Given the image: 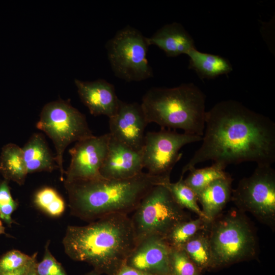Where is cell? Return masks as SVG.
<instances>
[{"label": "cell", "instance_id": "6da1fadb", "mask_svg": "<svg viewBox=\"0 0 275 275\" xmlns=\"http://www.w3.org/2000/svg\"><path fill=\"white\" fill-rule=\"evenodd\" d=\"M202 143L183 167L181 176L201 162L231 164L275 162V123L234 100H223L206 112Z\"/></svg>", "mask_w": 275, "mask_h": 275}, {"label": "cell", "instance_id": "7a4b0ae2", "mask_svg": "<svg viewBox=\"0 0 275 275\" xmlns=\"http://www.w3.org/2000/svg\"><path fill=\"white\" fill-rule=\"evenodd\" d=\"M74 261L85 262L101 274H114L136 246L130 217L112 214L84 226H69L63 239Z\"/></svg>", "mask_w": 275, "mask_h": 275}, {"label": "cell", "instance_id": "3957f363", "mask_svg": "<svg viewBox=\"0 0 275 275\" xmlns=\"http://www.w3.org/2000/svg\"><path fill=\"white\" fill-rule=\"evenodd\" d=\"M63 181L71 213L89 223L112 214L132 213L152 187L166 183L147 172L125 179Z\"/></svg>", "mask_w": 275, "mask_h": 275}, {"label": "cell", "instance_id": "277c9868", "mask_svg": "<svg viewBox=\"0 0 275 275\" xmlns=\"http://www.w3.org/2000/svg\"><path fill=\"white\" fill-rule=\"evenodd\" d=\"M206 96L193 83L173 88L153 87L141 103L148 123L202 136L205 126Z\"/></svg>", "mask_w": 275, "mask_h": 275}, {"label": "cell", "instance_id": "5b68a950", "mask_svg": "<svg viewBox=\"0 0 275 275\" xmlns=\"http://www.w3.org/2000/svg\"><path fill=\"white\" fill-rule=\"evenodd\" d=\"M210 249L209 270L256 258V232L245 213L236 207L223 212L207 227Z\"/></svg>", "mask_w": 275, "mask_h": 275}, {"label": "cell", "instance_id": "8992f818", "mask_svg": "<svg viewBox=\"0 0 275 275\" xmlns=\"http://www.w3.org/2000/svg\"><path fill=\"white\" fill-rule=\"evenodd\" d=\"M132 213L130 219L136 244L151 236L164 238L177 224L191 219L163 185L152 187Z\"/></svg>", "mask_w": 275, "mask_h": 275}, {"label": "cell", "instance_id": "52a82bcc", "mask_svg": "<svg viewBox=\"0 0 275 275\" xmlns=\"http://www.w3.org/2000/svg\"><path fill=\"white\" fill-rule=\"evenodd\" d=\"M51 140L56 149L55 159L61 178L64 179L63 155L71 143L93 136L85 115L68 101L62 99L46 103L36 125Z\"/></svg>", "mask_w": 275, "mask_h": 275}, {"label": "cell", "instance_id": "ba28073f", "mask_svg": "<svg viewBox=\"0 0 275 275\" xmlns=\"http://www.w3.org/2000/svg\"><path fill=\"white\" fill-rule=\"evenodd\" d=\"M108 60L116 76L125 81H140L153 76L147 59V37L135 28L119 30L106 44Z\"/></svg>", "mask_w": 275, "mask_h": 275}, {"label": "cell", "instance_id": "9c48e42d", "mask_svg": "<svg viewBox=\"0 0 275 275\" xmlns=\"http://www.w3.org/2000/svg\"><path fill=\"white\" fill-rule=\"evenodd\" d=\"M231 201L274 231L275 171L271 166H257L251 176L241 179L232 189Z\"/></svg>", "mask_w": 275, "mask_h": 275}, {"label": "cell", "instance_id": "30bf717a", "mask_svg": "<svg viewBox=\"0 0 275 275\" xmlns=\"http://www.w3.org/2000/svg\"><path fill=\"white\" fill-rule=\"evenodd\" d=\"M202 140L201 136L180 133L165 128L148 131L145 134L142 149L143 168L151 175L169 182L174 167L182 157L179 152L181 148Z\"/></svg>", "mask_w": 275, "mask_h": 275}, {"label": "cell", "instance_id": "8fae6325", "mask_svg": "<svg viewBox=\"0 0 275 275\" xmlns=\"http://www.w3.org/2000/svg\"><path fill=\"white\" fill-rule=\"evenodd\" d=\"M110 138V133H107L76 142L69 151L70 162L63 181L103 178L100 170L107 154Z\"/></svg>", "mask_w": 275, "mask_h": 275}, {"label": "cell", "instance_id": "7c38bea8", "mask_svg": "<svg viewBox=\"0 0 275 275\" xmlns=\"http://www.w3.org/2000/svg\"><path fill=\"white\" fill-rule=\"evenodd\" d=\"M148 124L141 104L120 100L116 112L109 118V133L113 138L141 151Z\"/></svg>", "mask_w": 275, "mask_h": 275}, {"label": "cell", "instance_id": "4fadbf2b", "mask_svg": "<svg viewBox=\"0 0 275 275\" xmlns=\"http://www.w3.org/2000/svg\"><path fill=\"white\" fill-rule=\"evenodd\" d=\"M170 249L164 238L148 237L136 245L125 264L152 274L168 275Z\"/></svg>", "mask_w": 275, "mask_h": 275}, {"label": "cell", "instance_id": "5bb4252c", "mask_svg": "<svg viewBox=\"0 0 275 275\" xmlns=\"http://www.w3.org/2000/svg\"><path fill=\"white\" fill-rule=\"evenodd\" d=\"M142 151L133 149L111 136L106 157L100 170L105 179H125L143 172Z\"/></svg>", "mask_w": 275, "mask_h": 275}, {"label": "cell", "instance_id": "9a60e30c", "mask_svg": "<svg viewBox=\"0 0 275 275\" xmlns=\"http://www.w3.org/2000/svg\"><path fill=\"white\" fill-rule=\"evenodd\" d=\"M79 97L93 116L108 118L116 112L120 101L114 86L103 79L92 81L75 79Z\"/></svg>", "mask_w": 275, "mask_h": 275}, {"label": "cell", "instance_id": "2e32d148", "mask_svg": "<svg viewBox=\"0 0 275 275\" xmlns=\"http://www.w3.org/2000/svg\"><path fill=\"white\" fill-rule=\"evenodd\" d=\"M147 40L150 46H156L169 57L187 55L196 48L190 34L180 23L176 22L162 26L147 37Z\"/></svg>", "mask_w": 275, "mask_h": 275}, {"label": "cell", "instance_id": "e0dca14e", "mask_svg": "<svg viewBox=\"0 0 275 275\" xmlns=\"http://www.w3.org/2000/svg\"><path fill=\"white\" fill-rule=\"evenodd\" d=\"M232 182L229 174L214 181L196 194L201 210L208 221L211 222L221 214L231 201Z\"/></svg>", "mask_w": 275, "mask_h": 275}, {"label": "cell", "instance_id": "ac0fdd59", "mask_svg": "<svg viewBox=\"0 0 275 275\" xmlns=\"http://www.w3.org/2000/svg\"><path fill=\"white\" fill-rule=\"evenodd\" d=\"M28 173L52 172L58 169L54 156L44 135L34 133L22 148Z\"/></svg>", "mask_w": 275, "mask_h": 275}, {"label": "cell", "instance_id": "d6986e66", "mask_svg": "<svg viewBox=\"0 0 275 275\" xmlns=\"http://www.w3.org/2000/svg\"><path fill=\"white\" fill-rule=\"evenodd\" d=\"M187 56L189 59L188 68L193 70L201 79L214 78L233 70L230 62L218 55L202 52L195 48Z\"/></svg>", "mask_w": 275, "mask_h": 275}, {"label": "cell", "instance_id": "ffe728a7", "mask_svg": "<svg viewBox=\"0 0 275 275\" xmlns=\"http://www.w3.org/2000/svg\"><path fill=\"white\" fill-rule=\"evenodd\" d=\"M0 174L4 179L22 185L28 174L22 148L14 143L4 145L0 155Z\"/></svg>", "mask_w": 275, "mask_h": 275}, {"label": "cell", "instance_id": "44dd1931", "mask_svg": "<svg viewBox=\"0 0 275 275\" xmlns=\"http://www.w3.org/2000/svg\"><path fill=\"white\" fill-rule=\"evenodd\" d=\"M207 227L198 231L182 248L202 272L209 270L211 263V249Z\"/></svg>", "mask_w": 275, "mask_h": 275}, {"label": "cell", "instance_id": "7402d4cb", "mask_svg": "<svg viewBox=\"0 0 275 275\" xmlns=\"http://www.w3.org/2000/svg\"><path fill=\"white\" fill-rule=\"evenodd\" d=\"M220 164L213 162L209 167L193 168L184 179L185 183L197 194L214 181L227 176L229 174Z\"/></svg>", "mask_w": 275, "mask_h": 275}, {"label": "cell", "instance_id": "603a6c76", "mask_svg": "<svg viewBox=\"0 0 275 275\" xmlns=\"http://www.w3.org/2000/svg\"><path fill=\"white\" fill-rule=\"evenodd\" d=\"M209 222L200 217L182 222L172 229L164 239L170 247L182 249L198 231L205 229Z\"/></svg>", "mask_w": 275, "mask_h": 275}, {"label": "cell", "instance_id": "cb8c5ba5", "mask_svg": "<svg viewBox=\"0 0 275 275\" xmlns=\"http://www.w3.org/2000/svg\"><path fill=\"white\" fill-rule=\"evenodd\" d=\"M163 185L168 189L174 200L182 208L187 209L198 217L207 220L198 204L196 194L185 183L183 176H180L176 182L169 181Z\"/></svg>", "mask_w": 275, "mask_h": 275}, {"label": "cell", "instance_id": "d4e9b609", "mask_svg": "<svg viewBox=\"0 0 275 275\" xmlns=\"http://www.w3.org/2000/svg\"><path fill=\"white\" fill-rule=\"evenodd\" d=\"M35 205L51 216H59L64 212L65 203L57 191L50 187H44L38 190L34 196Z\"/></svg>", "mask_w": 275, "mask_h": 275}, {"label": "cell", "instance_id": "484cf974", "mask_svg": "<svg viewBox=\"0 0 275 275\" xmlns=\"http://www.w3.org/2000/svg\"><path fill=\"white\" fill-rule=\"evenodd\" d=\"M202 273L182 249L171 247L168 275H202Z\"/></svg>", "mask_w": 275, "mask_h": 275}, {"label": "cell", "instance_id": "4316f807", "mask_svg": "<svg viewBox=\"0 0 275 275\" xmlns=\"http://www.w3.org/2000/svg\"><path fill=\"white\" fill-rule=\"evenodd\" d=\"M18 206V203L12 196L9 181H0V218L9 227L14 223L11 215Z\"/></svg>", "mask_w": 275, "mask_h": 275}, {"label": "cell", "instance_id": "83f0119b", "mask_svg": "<svg viewBox=\"0 0 275 275\" xmlns=\"http://www.w3.org/2000/svg\"><path fill=\"white\" fill-rule=\"evenodd\" d=\"M18 250H11L0 257V274L15 271L27 264L32 259Z\"/></svg>", "mask_w": 275, "mask_h": 275}, {"label": "cell", "instance_id": "f1b7e54d", "mask_svg": "<svg viewBox=\"0 0 275 275\" xmlns=\"http://www.w3.org/2000/svg\"><path fill=\"white\" fill-rule=\"evenodd\" d=\"M46 244L42 260L36 264L38 275H67L62 265L55 259Z\"/></svg>", "mask_w": 275, "mask_h": 275}, {"label": "cell", "instance_id": "f546056e", "mask_svg": "<svg viewBox=\"0 0 275 275\" xmlns=\"http://www.w3.org/2000/svg\"><path fill=\"white\" fill-rule=\"evenodd\" d=\"M113 275H155L135 269L126 264H124Z\"/></svg>", "mask_w": 275, "mask_h": 275}, {"label": "cell", "instance_id": "4dcf8cb0", "mask_svg": "<svg viewBox=\"0 0 275 275\" xmlns=\"http://www.w3.org/2000/svg\"><path fill=\"white\" fill-rule=\"evenodd\" d=\"M37 253L32 255V258L31 260L22 267L12 272L1 273L0 275H25L29 268L34 262L37 260Z\"/></svg>", "mask_w": 275, "mask_h": 275}, {"label": "cell", "instance_id": "1f68e13d", "mask_svg": "<svg viewBox=\"0 0 275 275\" xmlns=\"http://www.w3.org/2000/svg\"><path fill=\"white\" fill-rule=\"evenodd\" d=\"M37 260L33 263L25 275H38L36 272Z\"/></svg>", "mask_w": 275, "mask_h": 275}, {"label": "cell", "instance_id": "d6a6232c", "mask_svg": "<svg viewBox=\"0 0 275 275\" xmlns=\"http://www.w3.org/2000/svg\"><path fill=\"white\" fill-rule=\"evenodd\" d=\"M84 275H100V274L93 269L91 271L89 272Z\"/></svg>", "mask_w": 275, "mask_h": 275}, {"label": "cell", "instance_id": "836d02e7", "mask_svg": "<svg viewBox=\"0 0 275 275\" xmlns=\"http://www.w3.org/2000/svg\"><path fill=\"white\" fill-rule=\"evenodd\" d=\"M2 234H6L5 232V228L4 226L0 227V235Z\"/></svg>", "mask_w": 275, "mask_h": 275}, {"label": "cell", "instance_id": "e575fe53", "mask_svg": "<svg viewBox=\"0 0 275 275\" xmlns=\"http://www.w3.org/2000/svg\"><path fill=\"white\" fill-rule=\"evenodd\" d=\"M1 226H3V223H2V221L0 219V227Z\"/></svg>", "mask_w": 275, "mask_h": 275}]
</instances>
